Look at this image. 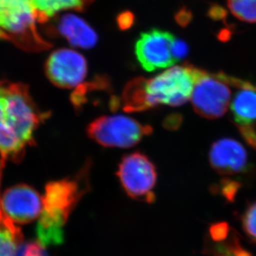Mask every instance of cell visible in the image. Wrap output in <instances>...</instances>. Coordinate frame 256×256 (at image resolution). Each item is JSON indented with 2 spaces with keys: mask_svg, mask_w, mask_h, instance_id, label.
<instances>
[{
  "mask_svg": "<svg viewBox=\"0 0 256 256\" xmlns=\"http://www.w3.org/2000/svg\"><path fill=\"white\" fill-rule=\"evenodd\" d=\"M232 88L227 74L200 69L190 99L194 112L207 119L224 116L232 102Z\"/></svg>",
  "mask_w": 256,
  "mask_h": 256,
  "instance_id": "cell-5",
  "label": "cell"
},
{
  "mask_svg": "<svg viewBox=\"0 0 256 256\" xmlns=\"http://www.w3.org/2000/svg\"><path fill=\"white\" fill-rule=\"evenodd\" d=\"M200 71L192 65L176 66L152 78L129 82L122 95L124 110L130 112L158 105L182 106L190 100Z\"/></svg>",
  "mask_w": 256,
  "mask_h": 256,
  "instance_id": "cell-2",
  "label": "cell"
},
{
  "mask_svg": "<svg viewBox=\"0 0 256 256\" xmlns=\"http://www.w3.org/2000/svg\"><path fill=\"white\" fill-rule=\"evenodd\" d=\"M47 116L38 110L24 84L0 82V156L1 166L8 159L21 156L34 142V133Z\"/></svg>",
  "mask_w": 256,
  "mask_h": 256,
  "instance_id": "cell-1",
  "label": "cell"
},
{
  "mask_svg": "<svg viewBox=\"0 0 256 256\" xmlns=\"http://www.w3.org/2000/svg\"><path fill=\"white\" fill-rule=\"evenodd\" d=\"M209 160L212 168L222 175H240L249 170L246 149L234 138H220L214 142L210 149Z\"/></svg>",
  "mask_w": 256,
  "mask_h": 256,
  "instance_id": "cell-12",
  "label": "cell"
},
{
  "mask_svg": "<svg viewBox=\"0 0 256 256\" xmlns=\"http://www.w3.org/2000/svg\"><path fill=\"white\" fill-rule=\"evenodd\" d=\"M242 227L250 239L256 242V202L247 207L242 218Z\"/></svg>",
  "mask_w": 256,
  "mask_h": 256,
  "instance_id": "cell-18",
  "label": "cell"
},
{
  "mask_svg": "<svg viewBox=\"0 0 256 256\" xmlns=\"http://www.w3.org/2000/svg\"><path fill=\"white\" fill-rule=\"evenodd\" d=\"M230 11L243 22H256V0H227Z\"/></svg>",
  "mask_w": 256,
  "mask_h": 256,
  "instance_id": "cell-17",
  "label": "cell"
},
{
  "mask_svg": "<svg viewBox=\"0 0 256 256\" xmlns=\"http://www.w3.org/2000/svg\"><path fill=\"white\" fill-rule=\"evenodd\" d=\"M16 256H48V254L40 243L31 242L20 244Z\"/></svg>",
  "mask_w": 256,
  "mask_h": 256,
  "instance_id": "cell-19",
  "label": "cell"
},
{
  "mask_svg": "<svg viewBox=\"0 0 256 256\" xmlns=\"http://www.w3.org/2000/svg\"><path fill=\"white\" fill-rule=\"evenodd\" d=\"M88 165L72 180H58L48 184L42 197L40 219L50 224L64 226L69 214L88 190Z\"/></svg>",
  "mask_w": 256,
  "mask_h": 256,
  "instance_id": "cell-4",
  "label": "cell"
},
{
  "mask_svg": "<svg viewBox=\"0 0 256 256\" xmlns=\"http://www.w3.org/2000/svg\"><path fill=\"white\" fill-rule=\"evenodd\" d=\"M173 56L175 58L176 62L182 60L186 56L188 52V45L186 44L185 42L182 40H179L176 38L172 48Z\"/></svg>",
  "mask_w": 256,
  "mask_h": 256,
  "instance_id": "cell-20",
  "label": "cell"
},
{
  "mask_svg": "<svg viewBox=\"0 0 256 256\" xmlns=\"http://www.w3.org/2000/svg\"><path fill=\"white\" fill-rule=\"evenodd\" d=\"M22 243V233L14 223L8 218L0 220V256H16Z\"/></svg>",
  "mask_w": 256,
  "mask_h": 256,
  "instance_id": "cell-16",
  "label": "cell"
},
{
  "mask_svg": "<svg viewBox=\"0 0 256 256\" xmlns=\"http://www.w3.org/2000/svg\"><path fill=\"white\" fill-rule=\"evenodd\" d=\"M229 81L236 88L230 102L232 119L243 139L256 150V84L230 75Z\"/></svg>",
  "mask_w": 256,
  "mask_h": 256,
  "instance_id": "cell-8",
  "label": "cell"
},
{
  "mask_svg": "<svg viewBox=\"0 0 256 256\" xmlns=\"http://www.w3.org/2000/svg\"><path fill=\"white\" fill-rule=\"evenodd\" d=\"M214 256H252L247 250L242 247L236 234H233L226 223L214 224L210 229Z\"/></svg>",
  "mask_w": 256,
  "mask_h": 256,
  "instance_id": "cell-14",
  "label": "cell"
},
{
  "mask_svg": "<svg viewBox=\"0 0 256 256\" xmlns=\"http://www.w3.org/2000/svg\"><path fill=\"white\" fill-rule=\"evenodd\" d=\"M37 22L31 0H0V40L28 50H46L50 44L38 32Z\"/></svg>",
  "mask_w": 256,
  "mask_h": 256,
  "instance_id": "cell-3",
  "label": "cell"
},
{
  "mask_svg": "<svg viewBox=\"0 0 256 256\" xmlns=\"http://www.w3.org/2000/svg\"><path fill=\"white\" fill-rule=\"evenodd\" d=\"M2 214H4V212H2V209H1V206H0V216H2Z\"/></svg>",
  "mask_w": 256,
  "mask_h": 256,
  "instance_id": "cell-22",
  "label": "cell"
},
{
  "mask_svg": "<svg viewBox=\"0 0 256 256\" xmlns=\"http://www.w3.org/2000/svg\"><path fill=\"white\" fill-rule=\"evenodd\" d=\"M172 34L160 30H150L140 34L135 45L136 57L146 71L166 68L176 62L173 56Z\"/></svg>",
  "mask_w": 256,
  "mask_h": 256,
  "instance_id": "cell-9",
  "label": "cell"
},
{
  "mask_svg": "<svg viewBox=\"0 0 256 256\" xmlns=\"http://www.w3.org/2000/svg\"><path fill=\"white\" fill-rule=\"evenodd\" d=\"M38 22H45L65 10H82L88 0H31Z\"/></svg>",
  "mask_w": 256,
  "mask_h": 256,
  "instance_id": "cell-15",
  "label": "cell"
},
{
  "mask_svg": "<svg viewBox=\"0 0 256 256\" xmlns=\"http://www.w3.org/2000/svg\"><path fill=\"white\" fill-rule=\"evenodd\" d=\"M152 132V126L122 115L100 116L88 126L89 138L105 148H132Z\"/></svg>",
  "mask_w": 256,
  "mask_h": 256,
  "instance_id": "cell-6",
  "label": "cell"
},
{
  "mask_svg": "<svg viewBox=\"0 0 256 256\" xmlns=\"http://www.w3.org/2000/svg\"><path fill=\"white\" fill-rule=\"evenodd\" d=\"M118 176L129 196L140 202H154L153 190L158 173L146 156L134 152L124 156L119 165Z\"/></svg>",
  "mask_w": 256,
  "mask_h": 256,
  "instance_id": "cell-7",
  "label": "cell"
},
{
  "mask_svg": "<svg viewBox=\"0 0 256 256\" xmlns=\"http://www.w3.org/2000/svg\"><path fill=\"white\" fill-rule=\"evenodd\" d=\"M57 30L74 47L88 50L98 42V35L92 28L76 15L66 14L60 18Z\"/></svg>",
  "mask_w": 256,
  "mask_h": 256,
  "instance_id": "cell-13",
  "label": "cell"
},
{
  "mask_svg": "<svg viewBox=\"0 0 256 256\" xmlns=\"http://www.w3.org/2000/svg\"><path fill=\"white\" fill-rule=\"evenodd\" d=\"M0 206L11 222L24 224L40 216L44 203L42 197L34 188L17 185L4 192L0 197Z\"/></svg>",
  "mask_w": 256,
  "mask_h": 256,
  "instance_id": "cell-11",
  "label": "cell"
},
{
  "mask_svg": "<svg viewBox=\"0 0 256 256\" xmlns=\"http://www.w3.org/2000/svg\"><path fill=\"white\" fill-rule=\"evenodd\" d=\"M4 218H8L6 216H0V220L4 219Z\"/></svg>",
  "mask_w": 256,
  "mask_h": 256,
  "instance_id": "cell-21",
  "label": "cell"
},
{
  "mask_svg": "<svg viewBox=\"0 0 256 256\" xmlns=\"http://www.w3.org/2000/svg\"><path fill=\"white\" fill-rule=\"evenodd\" d=\"M46 75L62 88H74L84 81L88 74L85 58L75 50L60 48L50 54L45 64Z\"/></svg>",
  "mask_w": 256,
  "mask_h": 256,
  "instance_id": "cell-10",
  "label": "cell"
}]
</instances>
